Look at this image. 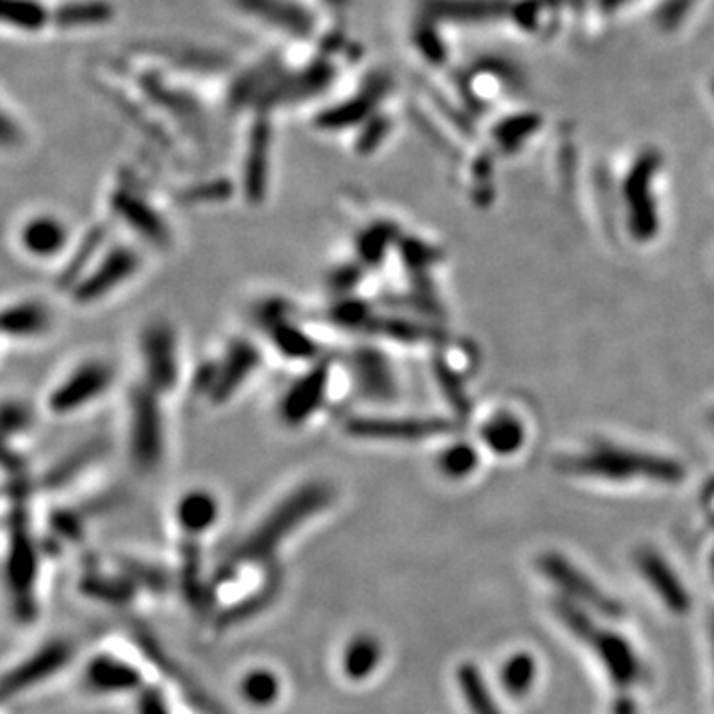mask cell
I'll return each mask as SVG.
<instances>
[{
	"label": "cell",
	"mask_w": 714,
	"mask_h": 714,
	"mask_svg": "<svg viewBox=\"0 0 714 714\" xmlns=\"http://www.w3.org/2000/svg\"><path fill=\"white\" fill-rule=\"evenodd\" d=\"M536 679V661L530 653H517L515 657L506 661L500 670V681L506 692L512 697L527 694Z\"/></svg>",
	"instance_id": "obj_36"
},
{
	"label": "cell",
	"mask_w": 714,
	"mask_h": 714,
	"mask_svg": "<svg viewBox=\"0 0 714 714\" xmlns=\"http://www.w3.org/2000/svg\"><path fill=\"white\" fill-rule=\"evenodd\" d=\"M538 566L549 582L560 585L561 590L571 595L576 602L590 605L597 614L612 617V619L624 616V605L614 600L612 595L602 592L573 564H570L566 558H561L560 554H544L540 558Z\"/></svg>",
	"instance_id": "obj_10"
},
{
	"label": "cell",
	"mask_w": 714,
	"mask_h": 714,
	"mask_svg": "<svg viewBox=\"0 0 714 714\" xmlns=\"http://www.w3.org/2000/svg\"><path fill=\"white\" fill-rule=\"evenodd\" d=\"M382 661V645L372 636H358L350 641V645L343 651L341 669L343 675L352 681L367 679Z\"/></svg>",
	"instance_id": "obj_28"
},
{
	"label": "cell",
	"mask_w": 714,
	"mask_h": 714,
	"mask_svg": "<svg viewBox=\"0 0 714 714\" xmlns=\"http://www.w3.org/2000/svg\"><path fill=\"white\" fill-rule=\"evenodd\" d=\"M111 210L120 217L133 232L154 244L157 249H166L171 244L173 232L167 220L147 198L140 197L132 189H118L110 198Z\"/></svg>",
	"instance_id": "obj_14"
},
{
	"label": "cell",
	"mask_w": 714,
	"mask_h": 714,
	"mask_svg": "<svg viewBox=\"0 0 714 714\" xmlns=\"http://www.w3.org/2000/svg\"><path fill=\"white\" fill-rule=\"evenodd\" d=\"M113 382H116V370L110 362L104 360L82 362L50 391L46 406L60 417L74 415L106 396L113 387Z\"/></svg>",
	"instance_id": "obj_6"
},
{
	"label": "cell",
	"mask_w": 714,
	"mask_h": 714,
	"mask_svg": "<svg viewBox=\"0 0 714 714\" xmlns=\"http://www.w3.org/2000/svg\"><path fill=\"white\" fill-rule=\"evenodd\" d=\"M554 612L576 638L594 649L597 659L604 663L605 670L616 687L626 689L641 679L643 667L629 641L614 631L595 626L578 605L568 600H556Z\"/></svg>",
	"instance_id": "obj_3"
},
{
	"label": "cell",
	"mask_w": 714,
	"mask_h": 714,
	"mask_svg": "<svg viewBox=\"0 0 714 714\" xmlns=\"http://www.w3.org/2000/svg\"><path fill=\"white\" fill-rule=\"evenodd\" d=\"M130 455L132 461L152 471L166 455V423L159 403V394L149 385L137 387L130 397Z\"/></svg>",
	"instance_id": "obj_5"
},
{
	"label": "cell",
	"mask_w": 714,
	"mask_h": 714,
	"mask_svg": "<svg viewBox=\"0 0 714 714\" xmlns=\"http://www.w3.org/2000/svg\"><path fill=\"white\" fill-rule=\"evenodd\" d=\"M72 653L74 651L66 641H55V643L40 649L36 655L28 657L19 667L7 673L4 681H2V697L11 699L14 694L26 691L34 685L52 677L58 670L66 667L68 661L72 659Z\"/></svg>",
	"instance_id": "obj_16"
},
{
	"label": "cell",
	"mask_w": 714,
	"mask_h": 714,
	"mask_svg": "<svg viewBox=\"0 0 714 714\" xmlns=\"http://www.w3.org/2000/svg\"><path fill=\"white\" fill-rule=\"evenodd\" d=\"M140 348H142L140 352L145 365L147 385L159 396L171 391L181 374L176 330L167 324L166 319L152 322L143 330Z\"/></svg>",
	"instance_id": "obj_8"
},
{
	"label": "cell",
	"mask_w": 714,
	"mask_h": 714,
	"mask_svg": "<svg viewBox=\"0 0 714 714\" xmlns=\"http://www.w3.org/2000/svg\"><path fill=\"white\" fill-rule=\"evenodd\" d=\"M99 455H101L99 443H86L74 451L68 452L62 461L56 462L55 467L46 473V488H62L76 481L77 474L86 473L89 467L98 461Z\"/></svg>",
	"instance_id": "obj_29"
},
{
	"label": "cell",
	"mask_w": 714,
	"mask_h": 714,
	"mask_svg": "<svg viewBox=\"0 0 714 714\" xmlns=\"http://www.w3.org/2000/svg\"><path fill=\"white\" fill-rule=\"evenodd\" d=\"M52 328V312L40 300H21L4 310L2 331L14 340H34Z\"/></svg>",
	"instance_id": "obj_22"
},
{
	"label": "cell",
	"mask_w": 714,
	"mask_h": 714,
	"mask_svg": "<svg viewBox=\"0 0 714 714\" xmlns=\"http://www.w3.org/2000/svg\"><path fill=\"white\" fill-rule=\"evenodd\" d=\"M82 592L99 602L125 604L132 600L135 585L125 576L111 578V576H101V573H89L82 580Z\"/></svg>",
	"instance_id": "obj_34"
},
{
	"label": "cell",
	"mask_w": 714,
	"mask_h": 714,
	"mask_svg": "<svg viewBox=\"0 0 714 714\" xmlns=\"http://www.w3.org/2000/svg\"><path fill=\"white\" fill-rule=\"evenodd\" d=\"M232 193L229 181H210V183H201L197 187L187 189L183 197L189 203H213V201H225Z\"/></svg>",
	"instance_id": "obj_41"
},
{
	"label": "cell",
	"mask_w": 714,
	"mask_h": 714,
	"mask_svg": "<svg viewBox=\"0 0 714 714\" xmlns=\"http://www.w3.org/2000/svg\"><path fill=\"white\" fill-rule=\"evenodd\" d=\"M636 561L641 576L655 590V594L659 595L665 607H669L677 616H682L691 609V597L687 594L685 585L679 582L675 571L670 570L669 564L663 560L655 549H641L636 556Z\"/></svg>",
	"instance_id": "obj_19"
},
{
	"label": "cell",
	"mask_w": 714,
	"mask_h": 714,
	"mask_svg": "<svg viewBox=\"0 0 714 714\" xmlns=\"http://www.w3.org/2000/svg\"><path fill=\"white\" fill-rule=\"evenodd\" d=\"M476 462L479 457L473 447H469L467 443H457L440 452L439 469L440 473L449 479H464L467 474L473 473Z\"/></svg>",
	"instance_id": "obj_39"
},
{
	"label": "cell",
	"mask_w": 714,
	"mask_h": 714,
	"mask_svg": "<svg viewBox=\"0 0 714 714\" xmlns=\"http://www.w3.org/2000/svg\"><path fill=\"white\" fill-rule=\"evenodd\" d=\"M331 500H334V488L330 484L318 483V481L300 484L297 491L285 496L258 522V527L242 540L241 546H237L227 561L220 566V582L231 580L241 566L270 561L276 549L285 544V540L292 536L304 522H308L310 518L326 510L331 505Z\"/></svg>",
	"instance_id": "obj_1"
},
{
	"label": "cell",
	"mask_w": 714,
	"mask_h": 714,
	"mask_svg": "<svg viewBox=\"0 0 714 714\" xmlns=\"http://www.w3.org/2000/svg\"><path fill=\"white\" fill-rule=\"evenodd\" d=\"M276 592H278V582L273 580V582L266 583L263 590H258L256 594L244 597L241 604L229 607V609L222 614V617H220V621H222L225 626H229V624H239V621H244V619H249V617L261 614L263 609H266L268 605L273 604Z\"/></svg>",
	"instance_id": "obj_38"
},
{
	"label": "cell",
	"mask_w": 714,
	"mask_h": 714,
	"mask_svg": "<svg viewBox=\"0 0 714 714\" xmlns=\"http://www.w3.org/2000/svg\"><path fill=\"white\" fill-rule=\"evenodd\" d=\"M447 431V421L423 417H353L346 425V433L360 440H421Z\"/></svg>",
	"instance_id": "obj_12"
},
{
	"label": "cell",
	"mask_w": 714,
	"mask_h": 714,
	"mask_svg": "<svg viewBox=\"0 0 714 714\" xmlns=\"http://www.w3.org/2000/svg\"><path fill=\"white\" fill-rule=\"evenodd\" d=\"M713 633H714V621H713Z\"/></svg>",
	"instance_id": "obj_45"
},
{
	"label": "cell",
	"mask_w": 714,
	"mask_h": 714,
	"mask_svg": "<svg viewBox=\"0 0 714 714\" xmlns=\"http://www.w3.org/2000/svg\"><path fill=\"white\" fill-rule=\"evenodd\" d=\"M183 546V568H181V585L183 594L187 597L189 605L197 612H207L210 607V588L203 582L201 573V549L197 540L187 538Z\"/></svg>",
	"instance_id": "obj_27"
},
{
	"label": "cell",
	"mask_w": 714,
	"mask_h": 714,
	"mask_svg": "<svg viewBox=\"0 0 714 714\" xmlns=\"http://www.w3.org/2000/svg\"><path fill=\"white\" fill-rule=\"evenodd\" d=\"M372 319H374L372 312L360 300H343L331 310V322L343 328H363Z\"/></svg>",
	"instance_id": "obj_40"
},
{
	"label": "cell",
	"mask_w": 714,
	"mask_h": 714,
	"mask_svg": "<svg viewBox=\"0 0 714 714\" xmlns=\"http://www.w3.org/2000/svg\"><path fill=\"white\" fill-rule=\"evenodd\" d=\"M261 367V352L256 350L251 341L237 340L229 346L227 353L222 355L209 377V397L213 403L222 406L231 401L237 391H241L249 379L253 377Z\"/></svg>",
	"instance_id": "obj_11"
},
{
	"label": "cell",
	"mask_w": 714,
	"mask_h": 714,
	"mask_svg": "<svg viewBox=\"0 0 714 714\" xmlns=\"http://www.w3.org/2000/svg\"><path fill=\"white\" fill-rule=\"evenodd\" d=\"M140 714H171L166 703V697L159 689H145L140 697Z\"/></svg>",
	"instance_id": "obj_42"
},
{
	"label": "cell",
	"mask_w": 714,
	"mask_h": 714,
	"mask_svg": "<svg viewBox=\"0 0 714 714\" xmlns=\"http://www.w3.org/2000/svg\"><path fill=\"white\" fill-rule=\"evenodd\" d=\"M614 714H638V704L627 697H621L614 704Z\"/></svg>",
	"instance_id": "obj_44"
},
{
	"label": "cell",
	"mask_w": 714,
	"mask_h": 714,
	"mask_svg": "<svg viewBox=\"0 0 714 714\" xmlns=\"http://www.w3.org/2000/svg\"><path fill=\"white\" fill-rule=\"evenodd\" d=\"M457 681H459V689H461L464 703L471 709V713L503 714L498 704L495 703V699L486 689L481 670L476 669L473 663H464L459 667Z\"/></svg>",
	"instance_id": "obj_33"
},
{
	"label": "cell",
	"mask_w": 714,
	"mask_h": 714,
	"mask_svg": "<svg viewBox=\"0 0 714 714\" xmlns=\"http://www.w3.org/2000/svg\"><path fill=\"white\" fill-rule=\"evenodd\" d=\"M219 515V500L209 491H189L177 503V522L191 540H197L201 534L209 532L217 524Z\"/></svg>",
	"instance_id": "obj_24"
},
{
	"label": "cell",
	"mask_w": 714,
	"mask_h": 714,
	"mask_svg": "<svg viewBox=\"0 0 714 714\" xmlns=\"http://www.w3.org/2000/svg\"><path fill=\"white\" fill-rule=\"evenodd\" d=\"M352 374L360 394L374 401H389L397 394L396 374L384 353L360 348L352 355Z\"/></svg>",
	"instance_id": "obj_18"
},
{
	"label": "cell",
	"mask_w": 714,
	"mask_h": 714,
	"mask_svg": "<svg viewBox=\"0 0 714 714\" xmlns=\"http://www.w3.org/2000/svg\"><path fill=\"white\" fill-rule=\"evenodd\" d=\"M86 682L98 692L135 691L142 687V673L118 657L98 655L86 667Z\"/></svg>",
	"instance_id": "obj_23"
},
{
	"label": "cell",
	"mask_w": 714,
	"mask_h": 714,
	"mask_svg": "<svg viewBox=\"0 0 714 714\" xmlns=\"http://www.w3.org/2000/svg\"><path fill=\"white\" fill-rule=\"evenodd\" d=\"M483 440L491 451L498 455H512L517 452L524 443V428L517 417L500 413L496 417L488 419L483 427Z\"/></svg>",
	"instance_id": "obj_30"
},
{
	"label": "cell",
	"mask_w": 714,
	"mask_h": 714,
	"mask_svg": "<svg viewBox=\"0 0 714 714\" xmlns=\"http://www.w3.org/2000/svg\"><path fill=\"white\" fill-rule=\"evenodd\" d=\"M270 149H273V130L266 118H258L249 135L244 167H242V193L253 205H261L266 197Z\"/></svg>",
	"instance_id": "obj_17"
},
{
	"label": "cell",
	"mask_w": 714,
	"mask_h": 714,
	"mask_svg": "<svg viewBox=\"0 0 714 714\" xmlns=\"http://www.w3.org/2000/svg\"><path fill=\"white\" fill-rule=\"evenodd\" d=\"M142 268V256L132 246L118 244L108 253L99 254L98 261L89 268L86 275L80 278L72 297L76 304L88 306L99 300L113 294L118 288L130 282L133 276Z\"/></svg>",
	"instance_id": "obj_7"
},
{
	"label": "cell",
	"mask_w": 714,
	"mask_h": 714,
	"mask_svg": "<svg viewBox=\"0 0 714 714\" xmlns=\"http://www.w3.org/2000/svg\"><path fill=\"white\" fill-rule=\"evenodd\" d=\"M116 16L108 0H64L52 11V26L60 31L99 28Z\"/></svg>",
	"instance_id": "obj_25"
},
{
	"label": "cell",
	"mask_w": 714,
	"mask_h": 714,
	"mask_svg": "<svg viewBox=\"0 0 714 714\" xmlns=\"http://www.w3.org/2000/svg\"><path fill=\"white\" fill-rule=\"evenodd\" d=\"M106 239V232L101 227H94L92 231L82 239L74 254L70 256L66 268L60 275V285L62 288H74L80 282V278L88 273L94 263L98 261V254H101V244Z\"/></svg>",
	"instance_id": "obj_31"
},
{
	"label": "cell",
	"mask_w": 714,
	"mask_h": 714,
	"mask_svg": "<svg viewBox=\"0 0 714 714\" xmlns=\"http://www.w3.org/2000/svg\"><path fill=\"white\" fill-rule=\"evenodd\" d=\"M655 171L653 159H643L627 179L626 201L629 231L638 241H649L657 234L659 219L651 193V179Z\"/></svg>",
	"instance_id": "obj_15"
},
{
	"label": "cell",
	"mask_w": 714,
	"mask_h": 714,
	"mask_svg": "<svg viewBox=\"0 0 714 714\" xmlns=\"http://www.w3.org/2000/svg\"><path fill=\"white\" fill-rule=\"evenodd\" d=\"M12 419H14V423L4 427L7 428V433H11V431H21V428L26 427L31 415H28V411H26L24 407L19 406V403H14V406L7 403V406H4V423H7V421H12Z\"/></svg>",
	"instance_id": "obj_43"
},
{
	"label": "cell",
	"mask_w": 714,
	"mask_h": 714,
	"mask_svg": "<svg viewBox=\"0 0 714 714\" xmlns=\"http://www.w3.org/2000/svg\"><path fill=\"white\" fill-rule=\"evenodd\" d=\"M397 239H399V231L394 222H374L372 227L360 232L355 242L360 261L367 266L384 263L385 256L391 251Z\"/></svg>",
	"instance_id": "obj_32"
},
{
	"label": "cell",
	"mask_w": 714,
	"mask_h": 714,
	"mask_svg": "<svg viewBox=\"0 0 714 714\" xmlns=\"http://www.w3.org/2000/svg\"><path fill=\"white\" fill-rule=\"evenodd\" d=\"M564 469L570 473L588 474L607 481L648 479L655 483L677 484L685 479V469L673 459L612 445H595L590 451L570 457L564 461Z\"/></svg>",
	"instance_id": "obj_2"
},
{
	"label": "cell",
	"mask_w": 714,
	"mask_h": 714,
	"mask_svg": "<svg viewBox=\"0 0 714 714\" xmlns=\"http://www.w3.org/2000/svg\"><path fill=\"white\" fill-rule=\"evenodd\" d=\"M264 328L276 352L282 353L288 360L312 362L318 355V343L285 314H275L270 308L266 310Z\"/></svg>",
	"instance_id": "obj_21"
},
{
	"label": "cell",
	"mask_w": 714,
	"mask_h": 714,
	"mask_svg": "<svg viewBox=\"0 0 714 714\" xmlns=\"http://www.w3.org/2000/svg\"><path fill=\"white\" fill-rule=\"evenodd\" d=\"M70 232L55 215H36L26 220L21 229V246L24 253L38 261H50L66 251Z\"/></svg>",
	"instance_id": "obj_20"
},
{
	"label": "cell",
	"mask_w": 714,
	"mask_h": 714,
	"mask_svg": "<svg viewBox=\"0 0 714 714\" xmlns=\"http://www.w3.org/2000/svg\"><path fill=\"white\" fill-rule=\"evenodd\" d=\"M331 387V367L328 362L312 365L308 372L300 375L294 384L286 389L278 401V417L288 427L306 425L310 419L318 415L326 406Z\"/></svg>",
	"instance_id": "obj_9"
},
{
	"label": "cell",
	"mask_w": 714,
	"mask_h": 714,
	"mask_svg": "<svg viewBox=\"0 0 714 714\" xmlns=\"http://www.w3.org/2000/svg\"><path fill=\"white\" fill-rule=\"evenodd\" d=\"M4 26L21 34H40L52 26V9L46 0H4Z\"/></svg>",
	"instance_id": "obj_26"
},
{
	"label": "cell",
	"mask_w": 714,
	"mask_h": 714,
	"mask_svg": "<svg viewBox=\"0 0 714 714\" xmlns=\"http://www.w3.org/2000/svg\"><path fill=\"white\" fill-rule=\"evenodd\" d=\"M38 576V549L34 544L28 517L23 506H16L11 518V548L7 558V582L11 590L14 614L23 621L36 616L34 585Z\"/></svg>",
	"instance_id": "obj_4"
},
{
	"label": "cell",
	"mask_w": 714,
	"mask_h": 714,
	"mask_svg": "<svg viewBox=\"0 0 714 714\" xmlns=\"http://www.w3.org/2000/svg\"><path fill=\"white\" fill-rule=\"evenodd\" d=\"M118 568H120L121 576H125L135 588L143 585L145 590L155 592V594H164L169 590L171 580H169L167 571L159 568V566L135 560L130 556H121V558H118Z\"/></svg>",
	"instance_id": "obj_35"
},
{
	"label": "cell",
	"mask_w": 714,
	"mask_h": 714,
	"mask_svg": "<svg viewBox=\"0 0 714 714\" xmlns=\"http://www.w3.org/2000/svg\"><path fill=\"white\" fill-rule=\"evenodd\" d=\"M241 692L246 703L264 709V706L276 703L278 694H280V681L273 670H251L242 679Z\"/></svg>",
	"instance_id": "obj_37"
},
{
	"label": "cell",
	"mask_w": 714,
	"mask_h": 714,
	"mask_svg": "<svg viewBox=\"0 0 714 714\" xmlns=\"http://www.w3.org/2000/svg\"><path fill=\"white\" fill-rule=\"evenodd\" d=\"M237 11L278 34L306 40L314 31V19L297 0H232Z\"/></svg>",
	"instance_id": "obj_13"
}]
</instances>
